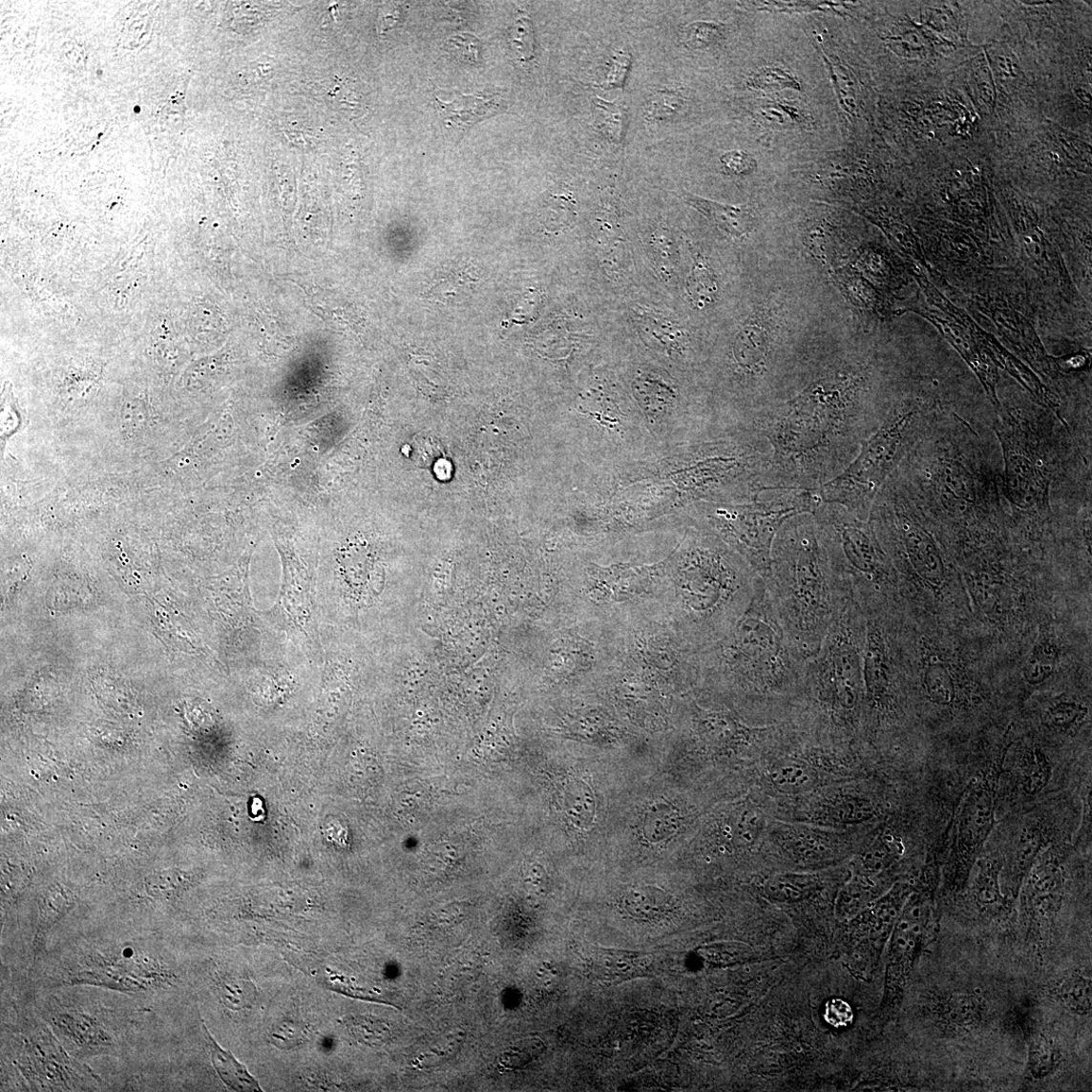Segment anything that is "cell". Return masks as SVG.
I'll use <instances>...</instances> for the list:
<instances>
[{
  "instance_id": "obj_35",
  "label": "cell",
  "mask_w": 1092,
  "mask_h": 1092,
  "mask_svg": "<svg viewBox=\"0 0 1092 1092\" xmlns=\"http://www.w3.org/2000/svg\"><path fill=\"white\" fill-rule=\"evenodd\" d=\"M1001 869L999 859H988L982 863L976 880V894L982 907H993L1001 901L998 876Z\"/></svg>"
},
{
  "instance_id": "obj_45",
  "label": "cell",
  "mask_w": 1092,
  "mask_h": 1092,
  "mask_svg": "<svg viewBox=\"0 0 1092 1092\" xmlns=\"http://www.w3.org/2000/svg\"><path fill=\"white\" fill-rule=\"evenodd\" d=\"M630 67L631 55L626 51H619L614 54L607 75L600 87L605 90L623 88Z\"/></svg>"
},
{
  "instance_id": "obj_10",
  "label": "cell",
  "mask_w": 1092,
  "mask_h": 1092,
  "mask_svg": "<svg viewBox=\"0 0 1092 1092\" xmlns=\"http://www.w3.org/2000/svg\"><path fill=\"white\" fill-rule=\"evenodd\" d=\"M15 1065L32 1090H84L99 1082L87 1066L68 1055L47 1027L21 1037Z\"/></svg>"
},
{
  "instance_id": "obj_9",
  "label": "cell",
  "mask_w": 1092,
  "mask_h": 1092,
  "mask_svg": "<svg viewBox=\"0 0 1092 1092\" xmlns=\"http://www.w3.org/2000/svg\"><path fill=\"white\" fill-rule=\"evenodd\" d=\"M1004 755L1001 754L986 771L972 781L961 798L954 819L950 856L955 885L965 883L994 829Z\"/></svg>"
},
{
  "instance_id": "obj_7",
  "label": "cell",
  "mask_w": 1092,
  "mask_h": 1092,
  "mask_svg": "<svg viewBox=\"0 0 1092 1092\" xmlns=\"http://www.w3.org/2000/svg\"><path fill=\"white\" fill-rule=\"evenodd\" d=\"M817 490H765L742 502L705 504L703 515L763 578L771 569L773 543L781 526L821 505Z\"/></svg>"
},
{
  "instance_id": "obj_42",
  "label": "cell",
  "mask_w": 1092,
  "mask_h": 1092,
  "mask_svg": "<svg viewBox=\"0 0 1092 1092\" xmlns=\"http://www.w3.org/2000/svg\"><path fill=\"white\" fill-rule=\"evenodd\" d=\"M825 59L830 66L831 79L842 107L847 113L854 115L857 111V95L852 75L841 64L831 65L827 57Z\"/></svg>"
},
{
  "instance_id": "obj_17",
  "label": "cell",
  "mask_w": 1092,
  "mask_h": 1092,
  "mask_svg": "<svg viewBox=\"0 0 1092 1092\" xmlns=\"http://www.w3.org/2000/svg\"><path fill=\"white\" fill-rule=\"evenodd\" d=\"M773 787L780 792L796 794L810 790L817 782L813 767L799 758H783L769 773Z\"/></svg>"
},
{
  "instance_id": "obj_4",
  "label": "cell",
  "mask_w": 1092,
  "mask_h": 1092,
  "mask_svg": "<svg viewBox=\"0 0 1092 1092\" xmlns=\"http://www.w3.org/2000/svg\"><path fill=\"white\" fill-rule=\"evenodd\" d=\"M994 421L1003 459L1006 502L1019 514L1050 512L1056 485L1069 460L1071 431L1060 420L999 407Z\"/></svg>"
},
{
  "instance_id": "obj_5",
  "label": "cell",
  "mask_w": 1092,
  "mask_h": 1092,
  "mask_svg": "<svg viewBox=\"0 0 1092 1092\" xmlns=\"http://www.w3.org/2000/svg\"><path fill=\"white\" fill-rule=\"evenodd\" d=\"M865 637V612L847 595L818 652L808 660L802 704H810L814 722L845 732L856 727L864 703Z\"/></svg>"
},
{
  "instance_id": "obj_21",
  "label": "cell",
  "mask_w": 1092,
  "mask_h": 1092,
  "mask_svg": "<svg viewBox=\"0 0 1092 1092\" xmlns=\"http://www.w3.org/2000/svg\"><path fill=\"white\" fill-rule=\"evenodd\" d=\"M1051 777L1052 764L1042 749L1031 747L1022 753L1019 760V778L1025 794L1036 796L1043 792Z\"/></svg>"
},
{
  "instance_id": "obj_30",
  "label": "cell",
  "mask_w": 1092,
  "mask_h": 1092,
  "mask_svg": "<svg viewBox=\"0 0 1092 1092\" xmlns=\"http://www.w3.org/2000/svg\"><path fill=\"white\" fill-rule=\"evenodd\" d=\"M1087 715V708L1073 702H1057L1042 714V723L1048 728L1069 731L1079 726Z\"/></svg>"
},
{
  "instance_id": "obj_49",
  "label": "cell",
  "mask_w": 1092,
  "mask_h": 1092,
  "mask_svg": "<svg viewBox=\"0 0 1092 1092\" xmlns=\"http://www.w3.org/2000/svg\"><path fill=\"white\" fill-rule=\"evenodd\" d=\"M827 1018L833 1026H844L850 1021L851 1011L850 1006L842 1000L835 999L827 1005Z\"/></svg>"
},
{
  "instance_id": "obj_14",
  "label": "cell",
  "mask_w": 1092,
  "mask_h": 1092,
  "mask_svg": "<svg viewBox=\"0 0 1092 1092\" xmlns=\"http://www.w3.org/2000/svg\"><path fill=\"white\" fill-rule=\"evenodd\" d=\"M202 1030L210 1049L213 1066L220 1080L236 1091H262L259 1082L252 1077L247 1068L238 1062L231 1052L224 1050L216 1042L204 1021Z\"/></svg>"
},
{
  "instance_id": "obj_37",
  "label": "cell",
  "mask_w": 1092,
  "mask_h": 1092,
  "mask_svg": "<svg viewBox=\"0 0 1092 1092\" xmlns=\"http://www.w3.org/2000/svg\"><path fill=\"white\" fill-rule=\"evenodd\" d=\"M752 949L743 943H718L699 950L702 957L711 965L727 966L746 961L752 956Z\"/></svg>"
},
{
  "instance_id": "obj_19",
  "label": "cell",
  "mask_w": 1092,
  "mask_h": 1092,
  "mask_svg": "<svg viewBox=\"0 0 1092 1092\" xmlns=\"http://www.w3.org/2000/svg\"><path fill=\"white\" fill-rule=\"evenodd\" d=\"M622 907L631 916L659 920L672 910V899L657 887L643 886L630 890L622 899Z\"/></svg>"
},
{
  "instance_id": "obj_33",
  "label": "cell",
  "mask_w": 1092,
  "mask_h": 1092,
  "mask_svg": "<svg viewBox=\"0 0 1092 1092\" xmlns=\"http://www.w3.org/2000/svg\"><path fill=\"white\" fill-rule=\"evenodd\" d=\"M726 33L723 24L696 22L682 31V42L695 50H704L721 45Z\"/></svg>"
},
{
  "instance_id": "obj_18",
  "label": "cell",
  "mask_w": 1092,
  "mask_h": 1092,
  "mask_svg": "<svg viewBox=\"0 0 1092 1092\" xmlns=\"http://www.w3.org/2000/svg\"><path fill=\"white\" fill-rule=\"evenodd\" d=\"M876 816L872 802L860 796L846 795L826 802L818 817L832 825L851 826L872 821Z\"/></svg>"
},
{
  "instance_id": "obj_44",
  "label": "cell",
  "mask_w": 1092,
  "mask_h": 1092,
  "mask_svg": "<svg viewBox=\"0 0 1092 1092\" xmlns=\"http://www.w3.org/2000/svg\"><path fill=\"white\" fill-rule=\"evenodd\" d=\"M721 163L725 174L735 177L753 174L758 166L756 158L742 150H732L725 153L721 158Z\"/></svg>"
},
{
  "instance_id": "obj_24",
  "label": "cell",
  "mask_w": 1092,
  "mask_h": 1092,
  "mask_svg": "<svg viewBox=\"0 0 1092 1092\" xmlns=\"http://www.w3.org/2000/svg\"><path fill=\"white\" fill-rule=\"evenodd\" d=\"M72 903L71 893L68 894L63 891L50 892L46 895L39 914L35 940H33L35 957L43 950L49 931L71 909Z\"/></svg>"
},
{
  "instance_id": "obj_22",
  "label": "cell",
  "mask_w": 1092,
  "mask_h": 1092,
  "mask_svg": "<svg viewBox=\"0 0 1092 1092\" xmlns=\"http://www.w3.org/2000/svg\"><path fill=\"white\" fill-rule=\"evenodd\" d=\"M646 247L659 275L665 282H671L674 279L677 265V253L672 233L668 228L658 224L648 235Z\"/></svg>"
},
{
  "instance_id": "obj_11",
  "label": "cell",
  "mask_w": 1092,
  "mask_h": 1092,
  "mask_svg": "<svg viewBox=\"0 0 1092 1092\" xmlns=\"http://www.w3.org/2000/svg\"><path fill=\"white\" fill-rule=\"evenodd\" d=\"M930 915L931 902L926 894H914L903 907L892 941L891 976L893 978L902 979L910 970Z\"/></svg>"
},
{
  "instance_id": "obj_41",
  "label": "cell",
  "mask_w": 1092,
  "mask_h": 1092,
  "mask_svg": "<svg viewBox=\"0 0 1092 1092\" xmlns=\"http://www.w3.org/2000/svg\"><path fill=\"white\" fill-rule=\"evenodd\" d=\"M684 107V99L679 93L662 91L654 94L646 102L644 116L650 121H664L674 117Z\"/></svg>"
},
{
  "instance_id": "obj_46",
  "label": "cell",
  "mask_w": 1092,
  "mask_h": 1092,
  "mask_svg": "<svg viewBox=\"0 0 1092 1092\" xmlns=\"http://www.w3.org/2000/svg\"><path fill=\"white\" fill-rule=\"evenodd\" d=\"M974 77L976 84V90L979 93L980 98L988 108H995L996 105V89L993 80L991 70L984 56H980L976 64L974 70Z\"/></svg>"
},
{
  "instance_id": "obj_25",
  "label": "cell",
  "mask_w": 1092,
  "mask_h": 1092,
  "mask_svg": "<svg viewBox=\"0 0 1092 1092\" xmlns=\"http://www.w3.org/2000/svg\"><path fill=\"white\" fill-rule=\"evenodd\" d=\"M1060 658L1057 645L1049 639H1040L1023 668V677L1031 685H1039L1054 673Z\"/></svg>"
},
{
  "instance_id": "obj_20",
  "label": "cell",
  "mask_w": 1092,
  "mask_h": 1092,
  "mask_svg": "<svg viewBox=\"0 0 1092 1092\" xmlns=\"http://www.w3.org/2000/svg\"><path fill=\"white\" fill-rule=\"evenodd\" d=\"M817 880L806 874H778L764 884L765 895L772 901L794 903L808 898L817 889Z\"/></svg>"
},
{
  "instance_id": "obj_31",
  "label": "cell",
  "mask_w": 1092,
  "mask_h": 1092,
  "mask_svg": "<svg viewBox=\"0 0 1092 1092\" xmlns=\"http://www.w3.org/2000/svg\"><path fill=\"white\" fill-rule=\"evenodd\" d=\"M1058 998L1065 1008L1079 1015L1091 1011V983L1082 976H1072L1063 980L1058 989Z\"/></svg>"
},
{
  "instance_id": "obj_27",
  "label": "cell",
  "mask_w": 1092,
  "mask_h": 1092,
  "mask_svg": "<svg viewBox=\"0 0 1092 1092\" xmlns=\"http://www.w3.org/2000/svg\"><path fill=\"white\" fill-rule=\"evenodd\" d=\"M901 844L892 834H881L861 855L862 867L869 873H878L900 855Z\"/></svg>"
},
{
  "instance_id": "obj_8",
  "label": "cell",
  "mask_w": 1092,
  "mask_h": 1092,
  "mask_svg": "<svg viewBox=\"0 0 1092 1092\" xmlns=\"http://www.w3.org/2000/svg\"><path fill=\"white\" fill-rule=\"evenodd\" d=\"M812 515L819 542L844 593L863 607L869 595L893 584L890 556L872 521L833 503H822Z\"/></svg>"
},
{
  "instance_id": "obj_40",
  "label": "cell",
  "mask_w": 1092,
  "mask_h": 1092,
  "mask_svg": "<svg viewBox=\"0 0 1092 1092\" xmlns=\"http://www.w3.org/2000/svg\"><path fill=\"white\" fill-rule=\"evenodd\" d=\"M1057 1050L1050 1040L1038 1036L1032 1040L1029 1054V1067L1035 1078H1045L1056 1067Z\"/></svg>"
},
{
  "instance_id": "obj_39",
  "label": "cell",
  "mask_w": 1092,
  "mask_h": 1092,
  "mask_svg": "<svg viewBox=\"0 0 1092 1092\" xmlns=\"http://www.w3.org/2000/svg\"><path fill=\"white\" fill-rule=\"evenodd\" d=\"M787 846L796 856L804 860H816L829 854L830 848L822 837L811 831L792 830L788 832Z\"/></svg>"
},
{
  "instance_id": "obj_6",
  "label": "cell",
  "mask_w": 1092,
  "mask_h": 1092,
  "mask_svg": "<svg viewBox=\"0 0 1092 1092\" xmlns=\"http://www.w3.org/2000/svg\"><path fill=\"white\" fill-rule=\"evenodd\" d=\"M934 412L923 398L897 397L850 465L817 489L822 502L843 506L867 520L879 490L924 436Z\"/></svg>"
},
{
  "instance_id": "obj_28",
  "label": "cell",
  "mask_w": 1092,
  "mask_h": 1092,
  "mask_svg": "<svg viewBox=\"0 0 1092 1092\" xmlns=\"http://www.w3.org/2000/svg\"><path fill=\"white\" fill-rule=\"evenodd\" d=\"M688 294L699 309L712 304L718 294V282L711 268L704 261H695L687 284Z\"/></svg>"
},
{
  "instance_id": "obj_13",
  "label": "cell",
  "mask_w": 1092,
  "mask_h": 1092,
  "mask_svg": "<svg viewBox=\"0 0 1092 1092\" xmlns=\"http://www.w3.org/2000/svg\"><path fill=\"white\" fill-rule=\"evenodd\" d=\"M682 198L692 208L711 220L715 226L732 237L745 238L757 227L758 220L755 211L746 204L731 206V204L709 200L687 193Z\"/></svg>"
},
{
  "instance_id": "obj_2",
  "label": "cell",
  "mask_w": 1092,
  "mask_h": 1092,
  "mask_svg": "<svg viewBox=\"0 0 1092 1092\" xmlns=\"http://www.w3.org/2000/svg\"><path fill=\"white\" fill-rule=\"evenodd\" d=\"M763 578L785 633L809 660L848 595L832 574L812 514L797 515L781 526L770 573Z\"/></svg>"
},
{
  "instance_id": "obj_47",
  "label": "cell",
  "mask_w": 1092,
  "mask_h": 1092,
  "mask_svg": "<svg viewBox=\"0 0 1092 1092\" xmlns=\"http://www.w3.org/2000/svg\"><path fill=\"white\" fill-rule=\"evenodd\" d=\"M516 51L521 59L529 61L535 57V39L531 22L520 19L515 28Z\"/></svg>"
},
{
  "instance_id": "obj_1",
  "label": "cell",
  "mask_w": 1092,
  "mask_h": 1092,
  "mask_svg": "<svg viewBox=\"0 0 1092 1092\" xmlns=\"http://www.w3.org/2000/svg\"><path fill=\"white\" fill-rule=\"evenodd\" d=\"M864 369L851 366L827 372L755 421L750 430L772 449L766 490H816L856 458L896 399L873 397Z\"/></svg>"
},
{
  "instance_id": "obj_48",
  "label": "cell",
  "mask_w": 1092,
  "mask_h": 1092,
  "mask_svg": "<svg viewBox=\"0 0 1092 1092\" xmlns=\"http://www.w3.org/2000/svg\"><path fill=\"white\" fill-rule=\"evenodd\" d=\"M927 26L941 32H955L958 31V23L952 10L945 9L928 10Z\"/></svg>"
},
{
  "instance_id": "obj_29",
  "label": "cell",
  "mask_w": 1092,
  "mask_h": 1092,
  "mask_svg": "<svg viewBox=\"0 0 1092 1092\" xmlns=\"http://www.w3.org/2000/svg\"><path fill=\"white\" fill-rule=\"evenodd\" d=\"M872 899L870 887L860 880H850L840 892L835 901V914L841 920L857 916L868 908Z\"/></svg>"
},
{
  "instance_id": "obj_15",
  "label": "cell",
  "mask_w": 1092,
  "mask_h": 1092,
  "mask_svg": "<svg viewBox=\"0 0 1092 1092\" xmlns=\"http://www.w3.org/2000/svg\"><path fill=\"white\" fill-rule=\"evenodd\" d=\"M647 955L617 950L599 949L591 954L590 971L605 979L630 976L650 964Z\"/></svg>"
},
{
  "instance_id": "obj_3",
  "label": "cell",
  "mask_w": 1092,
  "mask_h": 1092,
  "mask_svg": "<svg viewBox=\"0 0 1092 1092\" xmlns=\"http://www.w3.org/2000/svg\"><path fill=\"white\" fill-rule=\"evenodd\" d=\"M714 662L716 674L765 711L804 701L808 659L785 633L765 579Z\"/></svg>"
},
{
  "instance_id": "obj_32",
  "label": "cell",
  "mask_w": 1092,
  "mask_h": 1092,
  "mask_svg": "<svg viewBox=\"0 0 1092 1092\" xmlns=\"http://www.w3.org/2000/svg\"><path fill=\"white\" fill-rule=\"evenodd\" d=\"M593 104L598 113L600 130L609 141L620 143L623 139L626 110L618 102H610L595 97Z\"/></svg>"
},
{
  "instance_id": "obj_16",
  "label": "cell",
  "mask_w": 1092,
  "mask_h": 1092,
  "mask_svg": "<svg viewBox=\"0 0 1092 1092\" xmlns=\"http://www.w3.org/2000/svg\"><path fill=\"white\" fill-rule=\"evenodd\" d=\"M436 99L446 123L457 128H467L500 110V105L494 97L460 95L452 102Z\"/></svg>"
},
{
  "instance_id": "obj_23",
  "label": "cell",
  "mask_w": 1092,
  "mask_h": 1092,
  "mask_svg": "<svg viewBox=\"0 0 1092 1092\" xmlns=\"http://www.w3.org/2000/svg\"><path fill=\"white\" fill-rule=\"evenodd\" d=\"M1047 844V830L1042 823L1034 821L1022 828L1018 835L1015 857V867L1020 874L1029 872Z\"/></svg>"
},
{
  "instance_id": "obj_34",
  "label": "cell",
  "mask_w": 1092,
  "mask_h": 1092,
  "mask_svg": "<svg viewBox=\"0 0 1092 1092\" xmlns=\"http://www.w3.org/2000/svg\"><path fill=\"white\" fill-rule=\"evenodd\" d=\"M596 232L599 245L607 256L618 255L622 243V230L616 210L608 204L599 212L596 220ZM605 258V261L607 259Z\"/></svg>"
},
{
  "instance_id": "obj_26",
  "label": "cell",
  "mask_w": 1092,
  "mask_h": 1092,
  "mask_svg": "<svg viewBox=\"0 0 1092 1092\" xmlns=\"http://www.w3.org/2000/svg\"><path fill=\"white\" fill-rule=\"evenodd\" d=\"M923 685L930 701L937 705L953 704L956 690L951 674L946 665L930 661L923 675Z\"/></svg>"
},
{
  "instance_id": "obj_43",
  "label": "cell",
  "mask_w": 1092,
  "mask_h": 1092,
  "mask_svg": "<svg viewBox=\"0 0 1092 1092\" xmlns=\"http://www.w3.org/2000/svg\"><path fill=\"white\" fill-rule=\"evenodd\" d=\"M981 1004L976 997L969 995H956L947 1003L948 1018L956 1025L967 1026L978 1018Z\"/></svg>"
},
{
  "instance_id": "obj_38",
  "label": "cell",
  "mask_w": 1092,
  "mask_h": 1092,
  "mask_svg": "<svg viewBox=\"0 0 1092 1092\" xmlns=\"http://www.w3.org/2000/svg\"><path fill=\"white\" fill-rule=\"evenodd\" d=\"M576 201L569 193H556L546 202L543 221L549 229L565 228L575 217Z\"/></svg>"
},
{
  "instance_id": "obj_12",
  "label": "cell",
  "mask_w": 1092,
  "mask_h": 1092,
  "mask_svg": "<svg viewBox=\"0 0 1092 1092\" xmlns=\"http://www.w3.org/2000/svg\"><path fill=\"white\" fill-rule=\"evenodd\" d=\"M52 1022L62 1037L81 1051L109 1053L116 1046V1039L104 1022L90 1014L78 1011L57 1013L52 1017Z\"/></svg>"
},
{
  "instance_id": "obj_36",
  "label": "cell",
  "mask_w": 1092,
  "mask_h": 1092,
  "mask_svg": "<svg viewBox=\"0 0 1092 1092\" xmlns=\"http://www.w3.org/2000/svg\"><path fill=\"white\" fill-rule=\"evenodd\" d=\"M747 87L758 91L794 90L802 91L800 82L780 67L761 68L747 79Z\"/></svg>"
}]
</instances>
